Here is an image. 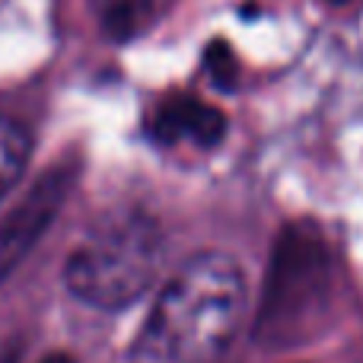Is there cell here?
<instances>
[{
    "label": "cell",
    "instance_id": "obj_1",
    "mask_svg": "<svg viewBox=\"0 0 363 363\" xmlns=\"http://www.w3.org/2000/svg\"><path fill=\"white\" fill-rule=\"evenodd\" d=\"M245 315V274L223 252H201L169 277L128 363H217Z\"/></svg>",
    "mask_w": 363,
    "mask_h": 363
},
{
    "label": "cell",
    "instance_id": "obj_2",
    "mask_svg": "<svg viewBox=\"0 0 363 363\" xmlns=\"http://www.w3.org/2000/svg\"><path fill=\"white\" fill-rule=\"evenodd\" d=\"M332 306V252L313 220H294L271 245L252 338L258 347L284 351L306 345Z\"/></svg>",
    "mask_w": 363,
    "mask_h": 363
},
{
    "label": "cell",
    "instance_id": "obj_3",
    "mask_svg": "<svg viewBox=\"0 0 363 363\" xmlns=\"http://www.w3.org/2000/svg\"><path fill=\"white\" fill-rule=\"evenodd\" d=\"M163 233L140 211H112L70 252L67 290L93 309H125L144 296L163 264Z\"/></svg>",
    "mask_w": 363,
    "mask_h": 363
},
{
    "label": "cell",
    "instance_id": "obj_4",
    "mask_svg": "<svg viewBox=\"0 0 363 363\" xmlns=\"http://www.w3.org/2000/svg\"><path fill=\"white\" fill-rule=\"evenodd\" d=\"M74 182H77L74 163L55 166V169L45 172V176L23 194V201L4 217V223H0V281L35 249L42 233L55 223V217L61 213L67 194L74 191Z\"/></svg>",
    "mask_w": 363,
    "mask_h": 363
},
{
    "label": "cell",
    "instance_id": "obj_5",
    "mask_svg": "<svg viewBox=\"0 0 363 363\" xmlns=\"http://www.w3.org/2000/svg\"><path fill=\"white\" fill-rule=\"evenodd\" d=\"M150 134L160 144L191 140L198 147H217L226 134V115L217 106H207L194 96H176L153 112Z\"/></svg>",
    "mask_w": 363,
    "mask_h": 363
},
{
    "label": "cell",
    "instance_id": "obj_6",
    "mask_svg": "<svg viewBox=\"0 0 363 363\" xmlns=\"http://www.w3.org/2000/svg\"><path fill=\"white\" fill-rule=\"evenodd\" d=\"M32 157V138L16 118L0 115V198L23 179Z\"/></svg>",
    "mask_w": 363,
    "mask_h": 363
},
{
    "label": "cell",
    "instance_id": "obj_7",
    "mask_svg": "<svg viewBox=\"0 0 363 363\" xmlns=\"http://www.w3.org/2000/svg\"><path fill=\"white\" fill-rule=\"evenodd\" d=\"M99 16V26L112 38H131L150 16L153 0H89Z\"/></svg>",
    "mask_w": 363,
    "mask_h": 363
},
{
    "label": "cell",
    "instance_id": "obj_8",
    "mask_svg": "<svg viewBox=\"0 0 363 363\" xmlns=\"http://www.w3.org/2000/svg\"><path fill=\"white\" fill-rule=\"evenodd\" d=\"M204 67H207V74H211V80H213V86H217V89H223V93L236 89L239 64H236V55L230 51V45H226V42H211V45H207Z\"/></svg>",
    "mask_w": 363,
    "mask_h": 363
},
{
    "label": "cell",
    "instance_id": "obj_9",
    "mask_svg": "<svg viewBox=\"0 0 363 363\" xmlns=\"http://www.w3.org/2000/svg\"><path fill=\"white\" fill-rule=\"evenodd\" d=\"M38 363H77L70 354H48V357H42Z\"/></svg>",
    "mask_w": 363,
    "mask_h": 363
},
{
    "label": "cell",
    "instance_id": "obj_10",
    "mask_svg": "<svg viewBox=\"0 0 363 363\" xmlns=\"http://www.w3.org/2000/svg\"><path fill=\"white\" fill-rule=\"evenodd\" d=\"M332 6H345V4H351V0H328Z\"/></svg>",
    "mask_w": 363,
    "mask_h": 363
}]
</instances>
